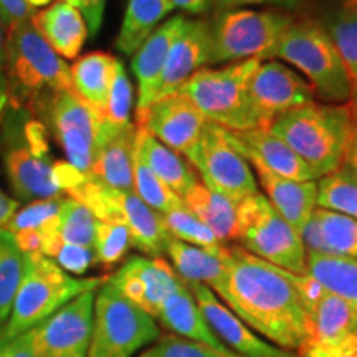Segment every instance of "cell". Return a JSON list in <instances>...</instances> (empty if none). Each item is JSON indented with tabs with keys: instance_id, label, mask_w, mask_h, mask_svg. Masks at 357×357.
<instances>
[{
	"instance_id": "cell-41",
	"label": "cell",
	"mask_w": 357,
	"mask_h": 357,
	"mask_svg": "<svg viewBox=\"0 0 357 357\" xmlns=\"http://www.w3.org/2000/svg\"><path fill=\"white\" fill-rule=\"evenodd\" d=\"M162 220L166 223L169 234L172 238L184 242L195 247H218L223 245L217 235L208 229L205 223L199 220L197 217L192 215L185 207L176 208V211L162 215Z\"/></svg>"
},
{
	"instance_id": "cell-23",
	"label": "cell",
	"mask_w": 357,
	"mask_h": 357,
	"mask_svg": "<svg viewBox=\"0 0 357 357\" xmlns=\"http://www.w3.org/2000/svg\"><path fill=\"white\" fill-rule=\"evenodd\" d=\"M155 321H159L164 328L178 337L211 347L225 357H238L218 341L184 280L164 301Z\"/></svg>"
},
{
	"instance_id": "cell-21",
	"label": "cell",
	"mask_w": 357,
	"mask_h": 357,
	"mask_svg": "<svg viewBox=\"0 0 357 357\" xmlns=\"http://www.w3.org/2000/svg\"><path fill=\"white\" fill-rule=\"evenodd\" d=\"M185 20L184 15H176L162 22L132 55L131 66L137 79L136 119L158 100L164 65Z\"/></svg>"
},
{
	"instance_id": "cell-50",
	"label": "cell",
	"mask_w": 357,
	"mask_h": 357,
	"mask_svg": "<svg viewBox=\"0 0 357 357\" xmlns=\"http://www.w3.org/2000/svg\"><path fill=\"white\" fill-rule=\"evenodd\" d=\"M0 357H35L22 337L0 339Z\"/></svg>"
},
{
	"instance_id": "cell-28",
	"label": "cell",
	"mask_w": 357,
	"mask_h": 357,
	"mask_svg": "<svg viewBox=\"0 0 357 357\" xmlns=\"http://www.w3.org/2000/svg\"><path fill=\"white\" fill-rule=\"evenodd\" d=\"M352 334L357 336V310L342 298L326 291L307 318V333L303 342L337 347Z\"/></svg>"
},
{
	"instance_id": "cell-42",
	"label": "cell",
	"mask_w": 357,
	"mask_h": 357,
	"mask_svg": "<svg viewBox=\"0 0 357 357\" xmlns=\"http://www.w3.org/2000/svg\"><path fill=\"white\" fill-rule=\"evenodd\" d=\"M134 105V95H132V84L129 79L126 68H124L123 61H116L114 66V77L113 83H111L108 102H106V109L102 119L108 123L118 124V126H124V124L131 123V111Z\"/></svg>"
},
{
	"instance_id": "cell-5",
	"label": "cell",
	"mask_w": 357,
	"mask_h": 357,
	"mask_svg": "<svg viewBox=\"0 0 357 357\" xmlns=\"http://www.w3.org/2000/svg\"><path fill=\"white\" fill-rule=\"evenodd\" d=\"M287 61L311 84L314 96L328 105H346L352 84L337 48L318 20H294L266 60Z\"/></svg>"
},
{
	"instance_id": "cell-45",
	"label": "cell",
	"mask_w": 357,
	"mask_h": 357,
	"mask_svg": "<svg viewBox=\"0 0 357 357\" xmlns=\"http://www.w3.org/2000/svg\"><path fill=\"white\" fill-rule=\"evenodd\" d=\"M70 6L78 8L88 26V37L95 38L100 33L105 15L106 0H65Z\"/></svg>"
},
{
	"instance_id": "cell-10",
	"label": "cell",
	"mask_w": 357,
	"mask_h": 357,
	"mask_svg": "<svg viewBox=\"0 0 357 357\" xmlns=\"http://www.w3.org/2000/svg\"><path fill=\"white\" fill-rule=\"evenodd\" d=\"M294 22L280 10L225 8L212 22V65L260 58L266 60Z\"/></svg>"
},
{
	"instance_id": "cell-26",
	"label": "cell",
	"mask_w": 357,
	"mask_h": 357,
	"mask_svg": "<svg viewBox=\"0 0 357 357\" xmlns=\"http://www.w3.org/2000/svg\"><path fill=\"white\" fill-rule=\"evenodd\" d=\"M166 253L178 278L184 280L187 284H205L215 291L225 278L230 247H195L172 238Z\"/></svg>"
},
{
	"instance_id": "cell-3",
	"label": "cell",
	"mask_w": 357,
	"mask_h": 357,
	"mask_svg": "<svg viewBox=\"0 0 357 357\" xmlns=\"http://www.w3.org/2000/svg\"><path fill=\"white\" fill-rule=\"evenodd\" d=\"M6 78L10 105L29 113L48 96L71 89L70 66L45 42L32 20L7 30Z\"/></svg>"
},
{
	"instance_id": "cell-43",
	"label": "cell",
	"mask_w": 357,
	"mask_h": 357,
	"mask_svg": "<svg viewBox=\"0 0 357 357\" xmlns=\"http://www.w3.org/2000/svg\"><path fill=\"white\" fill-rule=\"evenodd\" d=\"M42 255L55 261L61 270L71 275H84L96 261L95 250L83 245L61 242L60 236L48 240L42 248Z\"/></svg>"
},
{
	"instance_id": "cell-36",
	"label": "cell",
	"mask_w": 357,
	"mask_h": 357,
	"mask_svg": "<svg viewBox=\"0 0 357 357\" xmlns=\"http://www.w3.org/2000/svg\"><path fill=\"white\" fill-rule=\"evenodd\" d=\"M25 271V253L7 230L0 229V329L10 316L13 300Z\"/></svg>"
},
{
	"instance_id": "cell-46",
	"label": "cell",
	"mask_w": 357,
	"mask_h": 357,
	"mask_svg": "<svg viewBox=\"0 0 357 357\" xmlns=\"http://www.w3.org/2000/svg\"><path fill=\"white\" fill-rule=\"evenodd\" d=\"M33 13L35 8L26 0H0V22L6 30L32 20Z\"/></svg>"
},
{
	"instance_id": "cell-53",
	"label": "cell",
	"mask_w": 357,
	"mask_h": 357,
	"mask_svg": "<svg viewBox=\"0 0 357 357\" xmlns=\"http://www.w3.org/2000/svg\"><path fill=\"white\" fill-rule=\"evenodd\" d=\"M342 166L347 167L351 172H354L357 176V131H356V129L352 131V136H351L349 146H347V151H346V155H344V162H342Z\"/></svg>"
},
{
	"instance_id": "cell-9",
	"label": "cell",
	"mask_w": 357,
	"mask_h": 357,
	"mask_svg": "<svg viewBox=\"0 0 357 357\" xmlns=\"http://www.w3.org/2000/svg\"><path fill=\"white\" fill-rule=\"evenodd\" d=\"M159 336L158 321L123 298L108 281L98 288L86 357H134Z\"/></svg>"
},
{
	"instance_id": "cell-18",
	"label": "cell",
	"mask_w": 357,
	"mask_h": 357,
	"mask_svg": "<svg viewBox=\"0 0 357 357\" xmlns=\"http://www.w3.org/2000/svg\"><path fill=\"white\" fill-rule=\"evenodd\" d=\"M190 293L202 311L205 321L227 349L238 357H278L284 354L280 347L271 346L265 339L253 333L211 288L205 284L189 283Z\"/></svg>"
},
{
	"instance_id": "cell-2",
	"label": "cell",
	"mask_w": 357,
	"mask_h": 357,
	"mask_svg": "<svg viewBox=\"0 0 357 357\" xmlns=\"http://www.w3.org/2000/svg\"><path fill=\"white\" fill-rule=\"evenodd\" d=\"M266 129L287 142L318 178L342 166L354 131L347 105L328 102H310L288 111Z\"/></svg>"
},
{
	"instance_id": "cell-56",
	"label": "cell",
	"mask_w": 357,
	"mask_h": 357,
	"mask_svg": "<svg viewBox=\"0 0 357 357\" xmlns=\"http://www.w3.org/2000/svg\"><path fill=\"white\" fill-rule=\"evenodd\" d=\"M349 351L357 356V336H352L349 341Z\"/></svg>"
},
{
	"instance_id": "cell-22",
	"label": "cell",
	"mask_w": 357,
	"mask_h": 357,
	"mask_svg": "<svg viewBox=\"0 0 357 357\" xmlns=\"http://www.w3.org/2000/svg\"><path fill=\"white\" fill-rule=\"evenodd\" d=\"M230 144L243 155L248 162H257L276 176L293 181H318L310 166L301 160L287 142L281 141L266 128H255L248 131H229Z\"/></svg>"
},
{
	"instance_id": "cell-11",
	"label": "cell",
	"mask_w": 357,
	"mask_h": 357,
	"mask_svg": "<svg viewBox=\"0 0 357 357\" xmlns=\"http://www.w3.org/2000/svg\"><path fill=\"white\" fill-rule=\"evenodd\" d=\"M30 113L20 106L8 105L0 118V153L12 190L20 200L35 202L61 197L53 178L50 158H40L30 149L24 126Z\"/></svg>"
},
{
	"instance_id": "cell-24",
	"label": "cell",
	"mask_w": 357,
	"mask_h": 357,
	"mask_svg": "<svg viewBox=\"0 0 357 357\" xmlns=\"http://www.w3.org/2000/svg\"><path fill=\"white\" fill-rule=\"evenodd\" d=\"M248 164L255 167L257 182H260L261 189L265 190L268 202L300 234L316 208V181H293L276 176L257 162Z\"/></svg>"
},
{
	"instance_id": "cell-57",
	"label": "cell",
	"mask_w": 357,
	"mask_h": 357,
	"mask_svg": "<svg viewBox=\"0 0 357 357\" xmlns=\"http://www.w3.org/2000/svg\"><path fill=\"white\" fill-rule=\"evenodd\" d=\"M278 357H294L291 352H284V354H281V356H278Z\"/></svg>"
},
{
	"instance_id": "cell-38",
	"label": "cell",
	"mask_w": 357,
	"mask_h": 357,
	"mask_svg": "<svg viewBox=\"0 0 357 357\" xmlns=\"http://www.w3.org/2000/svg\"><path fill=\"white\" fill-rule=\"evenodd\" d=\"M323 25L349 73L352 96H357V7L341 8Z\"/></svg>"
},
{
	"instance_id": "cell-27",
	"label": "cell",
	"mask_w": 357,
	"mask_h": 357,
	"mask_svg": "<svg viewBox=\"0 0 357 357\" xmlns=\"http://www.w3.org/2000/svg\"><path fill=\"white\" fill-rule=\"evenodd\" d=\"M63 197L35 200L13 213L3 227L25 255L40 253L48 240L58 236V215Z\"/></svg>"
},
{
	"instance_id": "cell-25",
	"label": "cell",
	"mask_w": 357,
	"mask_h": 357,
	"mask_svg": "<svg viewBox=\"0 0 357 357\" xmlns=\"http://www.w3.org/2000/svg\"><path fill=\"white\" fill-rule=\"evenodd\" d=\"M32 25L63 60H75L88 38L83 15L65 0H56L43 10L35 12Z\"/></svg>"
},
{
	"instance_id": "cell-12",
	"label": "cell",
	"mask_w": 357,
	"mask_h": 357,
	"mask_svg": "<svg viewBox=\"0 0 357 357\" xmlns=\"http://www.w3.org/2000/svg\"><path fill=\"white\" fill-rule=\"evenodd\" d=\"M202 177L205 187L238 205L258 192V182L248 160L227 137V129L208 123L194 149L185 155Z\"/></svg>"
},
{
	"instance_id": "cell-51",
	"label": "cell",
	"mask_w": 357,
	"mask_h": 357,
	"mask_svg": "<svg viewBox=\"0 0 357 357\" xmlns=\"http://www.w3.org/2000/svg\"><path fill=\"white\" fill-rule=\"evenodd\" d=\"M172 8L189 13V15H202L211 8L215 0H171Z\"/></svg>"
},
{
	"instance_id": "cell-55",
	"label": "cell",
	"mask_w": 357,
	"mask_h": 357,
	"mask_svg": "<svg viewBox=\"0 0 357 357\" xmlns=\"http://www.w3.org/2000/svg\"><path fill=\"white\" fill-rule=\"evenodd\" d=\"M30 3L32 8H38V7H45V6H50L53 0H26Z\"/></svg>"
},
{
	"instance_id": "cell-37",
	"label": "cell",
	"mask_w": 357,
	"mask_h": 357,
	"mask_svg": "<svg viewBox=\"0 0 357 357\" xmlns=\"http://www.w3.org/2000/svg\"><path fill=\"white\" fill-rule=\"evenodd\" d=\"M132 190L134 194L160 215L184 207V202L171 187L164 184L134 149L132 160Z\"/></svg>"
},
{
	"instance_id": "cell-8",
	"label": "cell",
	"mask_w": 357,
	"mask_h": 357,
	"mask_svg": "<svg viewBox=\"0 0 357 357\" xmlns=\"http://www.w3.org/2000/svg\"><path fill=\"white\" fill-rule=\"evenodd\" d=\"M68 197L86 205L98 220L124 225L131 235L132 247L149 257L166 253L172 240L162 215L142 202L134 192L111 189L88 174L83 184Z\"/></svg>"
},
{
	"instance_id": "cell-54",
	"label": "cell",
	"mask_w": 357,
	"mask_h": 357,
	"mask_svg": "<svg viewBox=\"0 0 357 357\" xmlns=\"http://www.w3.org/2000/svg\"><path fill=\"white\" fill-rule=\"evenodd\" d=\"M347 109H349V116H351V123L352 128L357 131V96H352L349 101L346 102Z\"/></svg>"
},
{
	"instance_id": "cell-44",
	"label": "cell",
	"mask_w": 357,
	"mask_h": 357,
	"mask_svg": "<svg viewBox=\"0 0 357 357\" xmlns=\"http://www.w3.org/2000/svg\"><path fill=\"white\" fill-rule=\"evenodd\" d=\"M137 357H225L211 347L178 337L176 334L159 336Z\"/></svg>"
},
{
	"instance_id": "cell-40",
	"label": "cell",
	"mask_w": 357,
	"mask_h": 357,
	"mask_svg": "<svg viewBox=\"0 0 357 357\" xmlns=\"http://www.w3.org/2000/svg\"><path fill=\"white\" fill-rule=\"evenodd\" d=\"M129 248H132V240L126 227L111 222H96L93 250L98 263L102 266H113L126 257Z\"/></svg>"
},
{
	"instance_id": "cell-16",
	"label": "cell",
	"mask_w": 357,
	"mask_h": 357,
	"mask_svg": "<svg viewBox=\"0 0 357 357\" xmlns=\"http://www.w3.org/2000/svg\"><path fill=\"white\" fill-rule=\"evenodd\" d=\"M106 281L129 303L158 319L164 301L182 280L164 258L132 257Z\"/></svg>"
},
{
	"instance_id": "cell-34",
	"label": "cell",
	"mask_w": 357,
	"mask_h": 357,
	"mask_svg": "<svg viewBox=\"0 0 357 357\" xmlns=\"http://www.w3.org/2000/svg\"><path fill=\"white\" fill-rule=\"evenodd\" d=\"M323 242V255L357 260V220L316 207L312 212Z\"/></svg>"
},
{
	"instance_id": "cell-20",
	"label": "cell",
	"mask_w": 357,
	"mask_h": 357,
	"mask_svg": "<svg viewBox=\"0 0 357 357\" xmlns=\"http://www.w3.org/2000/svg\"><path fill=\"white\" fill-rule=\"evenodd\" d=\"M136 124L124 126L101 119L98 129L95 159H93V177L111 189L124 192L132 190V160L134 142H136Z\"/></svg>"
},
{
	"instance_id": "cell-4",
	"label": "cell",
	"mask_w": 357,
	"mask_h": 357,
	"mask_svg": "<svg viewBox=\"0 0 357 357\" xmlns=\"http://www.w3.org/2000/svg\"><path fill=\"white\" fill-rule=\"evenodd\" d=\"M106 278H77L50 258L25 255V271L13 300L10 316L0 329V339H13L43 323L86 291H96Z\"/></svg>"
},
{
	"instance_id": "cell-33",
	"label": "cell",
	"mask_w": 357,
	"mask_h": 357,
	"mask_svg": "<svg viewBox=\"0 0 357 357\" xmlns=\"http://www.w3.org/2000/svg\"><path fill=\"white\" fill-rule=\"evenodd\" d=\"M306 275L318 281L326 291L342 298L357 310V260L307 253Z\"/></svg>"
},
{
	"instance_id": "cell-49",
	"label": "cell",
	"mask_w": 357,
	"mask_h": 357,
	"mask_svg": "<svg viewBox=\"0 0 357 357\" xmlns=\"http://www.w3.org/2000/svg\"><path fill=\"white\" fill-rule=\"evenodd\" d=\"M10 105L8 86L6 78V26L0 22V118L6 113Z\"/></svg>"
},
{
	"instance_id": "cell-6",
	"label": "cell",
	"mask_w": 357,
	"mask_h": 357,
	"mask_svg": "<svg viewBox=\"0 0 357 357\" xmlns=\"http://www.w3.org/2000/svg\"><path fill=\"white\" fill-rule=\"evenodd\" d=\"M260 58L227 63L222 68H202L178 89V95L192 101L208 123L229 131L261 128L250 101L248 83Z\"/></svg>"
},
{
	"instance_id": "cell-1",
	"label": "cell",
	"mask_w": 357,
	"mask_h": 357,
	"mask_svg": "<svg viewBox=\"0 0 357 357\" xmlns=\"http://www.w3.org/2000/svg\"><path fill=\"white\" fill-rule=\"evenodd\" d=\"M220 300L265 341L298 351L307 333V312L288 271L260 260L242 247H230Z\"/></svg>"
},
{
	"instance_id": "cell-32",
	"label": "cell",
	"mask_w": 357,
	"mask_h": 357,
	"mask_svg": "<svg viewBox=\"0 0 357 357\" xmlns=\"http://www.w3.org/2000/svg\"><path fill=\"white\" fill-rule=\"evenodd\" d=\"M172 10L171 0H129L116 48L132 56Z\"/></svg>"
},
{
	"instance_id": "cell-31",
	"label": "cell",
	"mask_w": 357,
	"mask_h": 357,
	"mask_svg": "<svg viewBox=\"0 0 357 357\" xmlns=\"http://www.w3.org/2000/svg\"><path fill=\"white\" fill-rule=\"evenodd\" d=\"M184 207L211 229L222 243L236 240V204L205 187L194 185L182 197Z\"/></svg>"
},
{
	"instance_id": "cell-39",
	"label": "cell",
	"mask_w": 357,
	"mask_h": 357,
	"mask_svg": "<svg viewBox=\"0 0 357 357\" xmlns=\"http://www.w3.org/2000/svg\"><path fill=\"white\" fill-rule=\"evenodd\" d=\"M96 222L98 218L86 205L71 197H63L58 215V236L65 243L93 248Z\"/></svg>"
},
{
	"instance_id": "cell-13",
	"label": "cell",
	"mask_w": 357,
	"mask_h": 357,
	"mask_svg": "<svg viewBox=\"0 0 357 357\" xmlns=\"http://www.w3.org/2000/svg\"><path fill=\"white\" fill-rule=\"evenodd\" d=\"M33 113H42L50 123L52 132L55 134L71 166L89 174L95 159L101 116L75 95L73 89L48 96Z\"/></svg>"
},
{
	"instance_id": "cell-47",
	"label": "cell",
	"mask_w": 357,
	"mask_h": 357,
	"mask_svg": "<svg viewBox=\"0 0 357 357\" xmlns=\"http://www.w3.org/2000/svg\"><path fill=\"white\" fill-rule=\"evenodd\" d=\"M86 176L88 174L78 171L70 162H60L58 160V162L53 164V178H55V184L61 194H70L71 190L82 185Z\"/></svg>"
},
{
	"instance_id": "cell-30",
	"label": "cell",
	"mask_w": 357,
	"mask_h": 357,
	"mask_svg": "<svg viewBox=\"0 0 357 357\" xmlns=\"http://www.w3.org/2000/svg\"><path fill=\"white\" fill-rule=\"evenodd\" d=\"M118 58L105 52H91L78 58L70 68L71 89L75 95L91 106L98 114L105 116L114 66Z\"/></svg>"
},
{
	"instance_id": "cell-52",
	"label": "cell",
	"mask_w": 357,
	"mask_h": 357,
	"mask_svg": "<svg viewBox=\"0 0 357 357\" xmlns=\"http://www.w3.org/2000/svg\"><path fill=\"white\" fill-rule=\"evenodd\" d=\"M19 211V202L8 197L0 190V229L7 225L8 220L13 217V213Z\"/></svg>"
},
{
	"instance_id": "cell-14",
	"label": "cell",
	"mask_w": 357,
	"mask_h": 357,
	"mask_svg": "<svg viewBox=\"0 0 357 357\" xmlns=\"http://www.w3.org/2000/svg\"><path fill=\"white\" fill-rule=\"evenodd\" d=\"M96 291L79 294L50 318L19 337L24 339L35 357H86Z\"/></svg>"
},
{
	"instance_id": "cell-19",
	"label": "cell",
	"mask_w": 357,
	"mask_h": 357,
	"mask_svg": "<svg viewBox=\"0 0 357 357\" xmlns=\"http://www.w3.org/2000/svg\"><path fill=\"white\" fill-rule=\"evenodd\" d=\"M212 48L211 22L187 19L167 55L158 100L177 93L192 75L205 68V65H211Z\"/></svg>"
},
{
	"instance_id": "cell-35",
	"label": "cell",
	"mask_w": 357,
	"mask_h": 357,
	"mask_svg": "<svg viewBox=\"0 0 357 357\" xmlns=\"http://www.w3.org/2000/svg\"><path fill=\"white\" fill-rule=\"evenodd\" d=\"M316 185V207L357 220V176L354 172L341 166L319 177Z\"/></svg>"
},
{
	"instance_id": "cell-15",
	"label": "cell",
	"mask_w": 357,
	"mask_h": 357,
	"mask_svg": "<svg viewBox=\"0 0 357 357\" xmlns=\"http://www.w3.org/2000/svg\"><path fill=\"white\" fill-rule=\"evenodd\" d=\"M250 101L266 128L278 116L314 102L311 84L298 71L276 60H261L248 83Z\"/></svg>"
},
{
	"instance_id": "cell-29",
	"label": "cell",
	"mask_w": 357,
	"mask_h": 357,
	"mask_svg": "<svg viewBox=\"0 0 357 357\" xmlns=\"http://www.w3.org/2000/svg\"><path fill=\"white\" fill-rule=\"evenodd\" d=\"M134 149L164 184L171 187L178 197H184L192 187L199 184V176L187 158L169 149L162 142L137 128Z\"/></svg>"
},
{
	"instance_id": "cell-48",
	"label": "cell",
	"mask_w": 357,
	"mask_h": 357,
	"mask_svg": "<svg viewBox=\"0 0 357 357\" xmlns=\"http://www.w3.org/2000/svg\"><path fill=\"white\" fill-rule=\"evenodd\" d=\"M306 0H215V6L220 7V10L225 8H243L248 6H276L294 10L300 8Z\"/></svg>"
},
{
	"instance_id": "cell-7",
	"label": "cell",
	"mask_w": 357,
	"mask_h": 357,
	"mask_svg": "<svg viewBox=\"0 0 357 357\" xmlns=\"http://www.w3.org/2000/svg\"><path fill=\"white\" fill-rule=\"evenodd\" d=\"M236 240L260 260L289 273H306L307 253L300 234L260 192L236 205Z\"/></svg>"
},
{
	"instance_id": "cell-17",
	"label": "cell",
	"mask_w": 357,
	"mask_h": 357,
	"mask_svg": "<svg viewBox=\"0 0 357 357\" xmlns=\"http://www.w3.org/2000/svg\"><path fill=\"white\" fill-rule=\"evenodd\" d=\"M207 119L185 96L174 93L155 100L141 118L136 128L144 129L169 149L187 155L197 144Z\"/></svg>"
}]
</instances>
